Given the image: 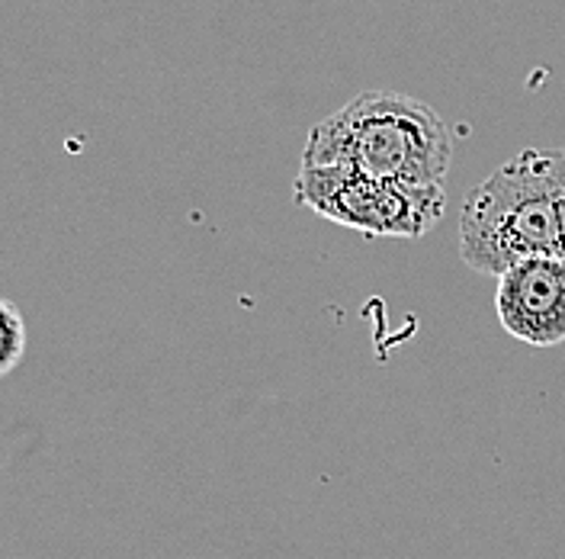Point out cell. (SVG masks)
I'll return each mask as SVG.
<instances>
[{"instance_id": "2", "label": "cell", "mask_w": 565, "mask_h": 559, "mask_svg": "<svg viewBox=\"0 0 565 559\" xmlns=\"http://www.w3.org/2000/svg\"><path fill=\"white\" fill-rule=\"evenodd\" d=\"M459 257L486 277H501L527 257H563L553 151L527 148L469 190L459 212Z\"/></svg>"}, {"instance_id": "5", "label": "cell", "mask_w": 565, "mask_h": 559, "mask_svg": "<svg viewBox=\"0 0 565 559\" xmlns=\"http://www.w3.org/2000/svg\"><path fill=\"white\" fill-rule=\"evenodd\" d=\"M23 354H26V318L10 299H0V380L20 367Z\"/></svg>"}, {"instance_id": "1", "label": "cell", "mask_w": 565, "mask_h": 559, "mask_svg": "<svg viewBox=\"0 0 565 559\" xmlns=\"http://www.w3.org/2000/svg\"><path fill=\"white\" fill-rule=\"evenodd\" d=\"M454 136L440 113L398 91H363L309 129L302 165H351L380 180L444 187Z\"/></svg>"}, {"instance_id": "3", "label": "cell", "mask_w": 565, "mask_h": 559, "mask_svg": "<svg viewBox=\"0 0 565 559\" xmlns=\"http://www.w3.org/2000/svg\"><path fill=\"white\" fill-rule=\"evenodd\" d=\"M292 197L299 207L366 239H422L447 207L444 187L380 180L351 165H302Z\"/></svg>"}, {"instance_id": "4", "label": "cell", "mask_w": 565, "mask_h": 559, "mask_svg": "<svg viewBox=\"0 0 565 559\" xmlns=\"http://www.w3.org/2000/svg\"><path fill=\"white\" fill-rule=\"evenodd\" d=\"M501 328L530 348L565 341V257H527L504 271L494 289Z\"/></svg>"}, {"instance_id": "6", "label": "cell", "mask_w": 565, "mask_h": 559, "mask_svg": "<svg viewBox=\"0 0 565 559\" xmlns=\"http://www.w3.org/2000/svg\"><path fill=\"white\" fill-rule=\"evenodd\" d=\"M553 193H556V219H559V247L565 257V148L553 151Z\"/></svg>"}]
</instances>
